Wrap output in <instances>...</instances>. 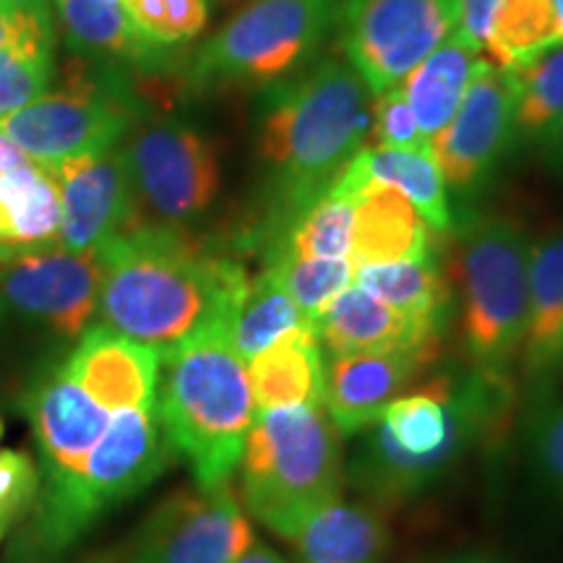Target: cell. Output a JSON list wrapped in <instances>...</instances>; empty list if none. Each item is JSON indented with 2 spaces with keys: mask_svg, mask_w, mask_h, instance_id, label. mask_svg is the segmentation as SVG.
I'll return each mask as SVG.
<instances>
[{
  "mask_svg": "<svg viewBox=\"0 0 563 563\" xmlns=\"http://www.w3.org/2000/svg\"><path fill=\"white\" fill-rule=\"evenodd\" d=\"M133 121V100L121 81L70 79L45 91L0 123V131L40 167L115 150Z\"/></svg>",
  "mask_w": 563,
  "mask_h": 563,
  "instance_id": "10",
  "label": "cell"
},
{
  "mask_svg": "<svg viewBox=\"0 0 563 563\" xmlns=\"http://www.w3.org/2000/svg\"><path fill=\"white\" fill-rule=\"evenodd\" d=\"M60 196L58 243L68 251H97L110 238L136 228V207L123 152L45 167Z\"/></svg>",
  "mask_w": 563,
  "mask_h": 563,
  "instance_id": "16",
  "label": "cell"
},
{
  "mask_svg": "<svg viewBox=\"0 0 563 563\" xmlns=\"http://www.w3.org/2000/svg\"><path fill=\"white\" fill-rule=\"evenodd\" d=\"M504 0H460V11H456L454 34L467 42L475 53H485V45L490 40L493 19Z\"/></svg>",
  "mask_w": 563,
  "mask_h": 563,
  "instance_id": "40",
  "label": "cell"
},
{
  "mask_svg": "<svg viewBox=\"0 0 563 563\" xmlns=\"http://www.w3.org/2000/svg\"><path fill=\"white\" fill-rule=\"evenodd\" d=\"M525 452L534 488L563 511V394H534L525 415Z\"/></svg>",
  "mask_w": 563,
  "mask_h": 563,
  "instance_id": "33",
  "label": "cell"
},
{
  "mask_svg": "<svg viewBox=\"0 0 563 563\" xmlns=\"http://www.w3.org/2000/svg\"><path fill=\"white\" fill-rule=\"evenodd\" d=\"M235 563H290V561H287L282 553L274 551V548L256 543V540H253V543L245 548V553Z\"/></svg>",
  "mask_w": 563,
  "mask_h": 563,
  "instance_id": "42",
  "label": "cell"
},
{
  "mask_svg": "<svg viewBox=\"0 0 563 563\" xmlns=\"http://www.w3.org/2000/svg\"><path fill=\"white\" fill-rule=\"evenodd\" d=\"M9 45H55L51 11L26 13L0 5V47Z\"/></svg>",
  "mask_w": 563,
  "mask_h": 563,
  "instance_id": "39",
  "label": "cell"
},
{
  "mask_svg": "<svg viewBox=\"0 0 563 563\" xmlns=\"http://www.w3.org/2000/svg\"><path fill=\"white\" fill-rule=\"evenodd\" d=\"M514 79V144L538 146L563 118V42L509 68Z\"/></svg>",
  "mask_w": 563,
  "mask_h": 563,
  "instance_id": "31",
  "label": "cell"
},
{
  "mask_svg": "<svg viewBox=\"0 0 563 563\" xmlns=\"http://www.w3.org/2000/svg\"><path fill=\"white\" fill-rule=\"evenodd\" d=\"M266 272H272L295 300L302 316L316 323L342 290L352 282L350 258H272L266 262Z\"/></svg>",
  "mask_w": 563,
  "mask_h": 563,
  "instance_id": "34",
  "label": "cell"
},
{
  "mask_svg": "<svg viewBox=\"0 0 563 563\" xmlns=\"http://www.w3.org/2000/svg\"><path fill=\"white\" fill-rule=\"evenodd\" d=\"M139 224L186 230L220 194L214 146L191 125L162 121L133 133L123 146Z\"/></svg>",
  "mask_w": 563,
  "mask_h": 563,
  "instance_id": "9",
  "label": "cell"
},
{
  "mask_svg": "<svg viewBox=\"0 0 563 563\" xmlns=\"http://www.w3.org/2000/svg\"><path fill=\"white\" fill-rule=\"evenodd\" d=\"M100 251L60 243L0 253V308L42 323L63 340H79L100 306Z\"/></svg>",
  "mask_w": 563,
  "mask_h": 563,
  "instance_id": "12",
  "label": "cell"
},
{
  "mask_svg": "<svg viewBox=\"0 0 563 563\" xmlns=\"http://www.w3.org/2000/svg\"><path fill=\"white\" fill-rule=\"evenodd\" d=\"M21 405L40 449V490L74 481L112 415L68 376L63 363L42 371L26 386Z\"/></svg>",
  "mask_w": 563,
  "mask_h": 563,
  "instance_id": "15",
  "label": "cell"
},
{
  "mask_svg": "<svg viewBox=\"0 0 563 563\" xmlns=\"http://www.w3.org/2000/svg\"><path fill=\"white\" fill-rule=\"evenodd\" d=\"M0 5H5L9 11H26V13L51 11V0H0Z\"/></svg>",
  "mask_w": 563,
  "mask_h": 563,
  "instance_id": "43",
  "label": "cell"
},
{
  "mask_svg": "<svg viewBox=\"0 0 563 563\" xmlns=\"http://www.w3.org/2000/svg\"><path fill=\"white\" fill-rule=\"evenodd\" d=\"M253 527L230 485L180 490L139 527L118 563H235Z\"/></svg>",
  "mask_w": 563,
  "mask_h": 563,
  "instance_id": "13",
  "label": "cell"
},
{
  "mask_svg": "<svg viewBox=\"0 0 563 563\" xmlns=\"http://www.w3.org/2000/svg\"><path fill=\"white\" fill-rule=\"evenodd\" d=\"M456 11L460 0H340L342 53L376 97L454 32Z\"/></svg>",
  "mask_w": 563,
  "mask_h": 563,
  "instance_id": "11",
  "label": "cell"
},
{
  "mask_svg": "<svg viewBox=\"0 0 563 563\" xmlns=\"http://www.w3.org/2000/svg\"><path fill=\"white\" fill-rule=\"evenodd\" d=\"M53 45L0 47V123L51 87Z\"/></svg>",
  "mask_w": 563,
  "mask_h": 563,
  "instance_id": "36",
  "label": "cell"
},
{
  "mask_svg": "<svg viewBox=\"0 0 563 563\" xmlns=\"http://www.w3.org/2000/svg\"><path fill=\"white\" fill-rule=\"evenodd\" d=\"M433 258L431 228L397 188L368 180L355 199L352 269Z\"/></svg>",
  "mask_w": 563,
  "mask_h": 563,
  "instance_id": "21",
  "label": "cell"
},
{
  "mask_svg": "<svg viewBox=\"0 0 563 563\" xmlns=\"http://www.w3.org/2000/svg\"><path fill=\"white\" fill-rule=\"evenodd\" d=\"M108 3H121V0H108Z\"/></svg>",
  "mask_w": 563,
  "mask_h": 563,
  "instance_id": "48",
  "label": "cell"
},
{
  "mask_svg": "<svg viewBox=\"0 0 563 563\" xmlns=\"http://www.w3.org/2000/svg\"><path fill=\"white\" fill-rule=\"evenodd\" d=\"M40 467L26 452H0V543L26 514L40 493Z\"/></svg>",
  "mask_w": 563,
  "mask_h": 563,
  "instance_id": "37",
  "label": "cell"
},
{
  "mask_svg": "<svg viewBox=\"0 0 563 563\" xmlns=\"http://www.w3.org/2000/svg\"><path fill=\"white\" fill-rule=\"evenodd\" d=\"M563 334V230L551 232L532 245L530 258V311L519 352L522 376L532 397L548 389L555 347Z\"/></svg>",
  "mask_w": 563,
  "mask_h": 563,
  "instance_id": "24",
  "label": "cell"
},
{
  "mask_svg": "<svg viewBox=\"0 0 563 563\" xmlns=\"http://www.w3.org/2000/svg\"><path fill=\"white\" fill-rule=\"evenodd\" d=\"M327 352L313 327H300L245 363L253 402L258 410L323 405Z\"/></svg>",
  "mask_w": 563,
  "mask_h": 563,
  "instance_id": "23",
  "label": "cell"
},
{
  "mask_svg": "<svg viewBox=\"0 0 563 563\" xmlns=\"http://www.w3.org/2000/svg\"><path fill=\"white\" fill-rule=\"evenodd\" d=\"M373 95L352 63L327 55L274 84L262 108L258 157L269 173L272 238L329 191L371 131Z\"/></svg>",
  "mask_w": 563,
  "mask_h": 563,
  "instance_id": "3",
  "label": "cell"
},
{
  "mask_svg": "<svg viewBox=\"0 0 563 563\" xmlns=\"http://www.w3.org/2000/svg\"><path fill=\"white\" fill-rule=\"evenodd\" d=\"M441 563H496V561H490V559H481V555H462V559L441 561Z\"/></svg>",
  "mask_w": 563,
  "mask_h": 563,
  "instance_id": "46",
  "label": "cell"
},
{
  "mask_svg": "<svg viewBox=\"0 0 563 563\" xmlns=\"http://www.w3.org/2000/svg\"><path fill=\"white\" fill-rule=\"evenodd\" d=\"M559 378H563V334L559 340V347H555V357H553V365H551V378H548V389H553V384L559 382Z\"/></svg>",
  "mask_w": 563,
  "mask_h": 563,
  "instance_id": "44",
  "label": "cell"
},
{
  "mask_svg": "<svg viewBox=\"0 0 563 563\" xmlns=\"http://www.w3.org/2000/svg\"><path fill=\"white\" fill-rule=\"evenodd\" d=\"M538 152H540V157H543L548 170L561 175L563 178V118L553 125V131L548 133L543 141H540Z\"/></svg>",
  "mask_w": 563,
  "mask_h": 563,
  "instance_id": "41",
  "label": "cell"
},
{
  "mask_svg": "<svg viewBox=\"0 0 563 563\" xmlns=\"http://www.w3.org/2000/svg\"><path fill=\"white\" fill-rule=\"evenodd\" d=\"M238 470L251 517L295 540L316 509L340 498L342 433L323 405L258 410Z\"/></svg>",
  "mask_w": 563,
  "mask_h": 563,
  "instance_id": "6",
  "label": "cell"
},
{
  "mask_svg": "<svg viewBox=\"0 0 563 563\" xmlns=\"http://www.w3.org/2000/svg\"><path fill=\"white\" fill-rule=\"evenodd\" d=\"M157 410L175 454L191 467L196 488L230 485L243 460L256 402L230 340V321L217 319L162 352Z\"/></svg>",
  "mask_w": 563,
  "mask_h": 563,
  "instance_id": "4",
  "label": "cell"
},
{
  "mask_svg": "<svg viewBox=\"0 0 563 563\" xmlns=\"http://www.w3.org/2000/svg\"><path fill=\"white\" fill-rule=\"evenodd\" d=\"M63 368L108 412L157 407L162 352L112 332L104 323L79 336Z\"/></svg>",
  "mask_w": 563,
  "mask_h": 563,
  "instance_id": "18",
  "label": "cell"
},
{
  "mask_svg": "<svg viewBox=\"0 0 563 563\" xmlns=\"http://www.w3.org/2000/svg\"><path fill=\"white\" fill-rule=\"evenodd\" d=\"M365 146H378V150H431L422 141L418 121H415L410 104H407L399 87L373 97L371 131Z\"/></svg>",
  "mask_w": 563,
  "mask_h": 563,
  "instance_id": "38",
  "label": "cell"
},
{
  "mask_svg": "<svg viewBox=\"0 0 563 563\" xmlns=\"http://www.w3.org/2000/svg\"><path fill=\"white\" fill-rule=\"evenodd\" d=\"M300 327H313V323L295 306L279 279L264 269L249 282L230 316V340L243 363H249L258 352L269 350L274 342Z\"/></svg>",
  "mask_w": 563,
  "mask_h": 563,
  "instance_id": "29",
  "label": "cell"
},
{
  "mask_svg": "<svg viewBox=\"0 0 563 563\" xmlns=\"http://www.w3.org/2000/svg\"><path fill=\"white\" fill-rule=\"evenodd\" d=\"M352 279H355V287L386 302L394 311L420 316V319L446 327L449 311H452V290L433 258L361 266L352 274Z\"/></svg>",
  "mask_w": 563,
  "mask_h": 563,
  "instance_id": "28",
  "label": "cell"
},
{
  "mask_svg": "<svg viewBox=\"0 0 563 563\" xmlns=\"http://www.w3.org/2000/svg\"><path fill=\"white\" fill-rule=\"evenodd\" d=\"M313 329L323 352L332 357L420 347V344L439 342L443 334L441 323L394 311L361 287H347L336 295L327 311L316 319Z\"/></svg>",
  "mask_w": 563,
  "mask_h": 563,
  "instance_id": "19",
  "label": "cell"
},
{
  "mask_svg": "<svg viewBox=\"0 0 563 563\" xmlns=\"http://www.w3.org/2000/svg\"><path fill=\"white\" fill-rule=\"evenodd\" d=\"M70 47L123 60H154L162 51L150 45L125 16L121 3L108 0H55Z\"/></svg>",
  "mask_w": 563,
  "mask_h": 563,
  "instance_id": "30",
  "label": "cell"
},
{
  "mask_svg": "<svg viewBox=\"0 0 563 563\" xmlns=\"http://www.w3.org/2000/svg\"><path fill=\"white\" fill-rule=\"evenodd\" d=\"M340 0H251L196 53L194 87H274L311 60L336 26Z\"/></svg>",
  "mask_w": 563,
  "mask_h": 563,
  "instance_id": "8",
  "label": "cell"
},
{
  "mask_svg": "<svg viewBox=\"0 0 563 563\" xmlns=\"http://www.w3.org/2000/svg\"><path fill=\"white\" fill-rule=\"evenodd\" d=\"M555 21H559V40L563 42V0H553Z\"/></svg>",
  "mask_w": 563,
  "mask_h": 563,
  "instance_id": "45",
  "label": "cell"
},
{
  "mask_svg": "<svg viewBox=\"0 0 563 563\" xmlns=\"http://www.w3.org/2000/svg\"><path fill=\"white\" fill-rule=\"evenodd\" d=\"M175 456L157 407L115 412L81 473L37 493L26 525L13 538L9 563H42L60 555L104 514L150 488Z\"/></svg>",
  "mask_w": 563,
  "mask_h": 563,
  "instance_id": "5",
  "label": "cell"
},
{
  "mask_svg": "<svg viewBox=\"0 0 563 563\" xmlns=\"http://www.w3.org/2000/svg\"><path fill=\"white\" fill-rule=\"evenodd\" d=\"M352 224H355V196L334 183L311 207L282 228L266 249L272 258H350Z\"/></svg>",
  "mask_w": 563,
  "mask_h": 563,
  "instance_id": "27",
  "label": "cell"
},
{
  "mask_svg": "<svg viewBox=\"0 0 563 563\" xmlns=\"http://www.w3.org/2000/svg\"><path fill=\"white\" fill-rule=\"evenodd\" d=\"M357 165L373 183L397 188L418 209L433 232L454 230V209L449 201V188L435 165L431 150H378L363 146L357 152Z\"/></svg>",
  "mask_w": 563,
  "mask_h": 563,
  "instance_id": "26",
  "label": "cell"
},
{
  "mask_svg": "<svg viewBox=\"0 0 563 563\" xmlns=\"http://www.w3.org/2000/svg\"><path fill=\"white\" fill-rule=\"evenodd\" d=\"M514 79L509 70L483 60L454 121L433 139L431 152L446 188L477 194L514 146Z\"/></svg>",
  "mask_w": 563,
  "mask_h": 563,
  "instance_id": "14",
  "label": "cell"
},
{
  "mask_svg": "<svg viewBox=\"0 0 563 563\" xmlns=\"http://www.w3.org/2000/svg\"><path fill=\"white\" fill-rule=\"evenodd\" d=\"M97 251L102 323L159 352L211 321H230L251 282L241 264L194 241L188 230L139 224Z\"/></svg>",
  "mask_w": 563,
  "mask_h": 563,
  "instance_id": "2",
  "label": "cell"
},
{
  "mask_svg": "<svg viewBox=\"0 0 563 563\" xmlns=\"http://www.w3.org/2000/svg\"><path fill=\"white\" fill-rule=\"evenodd\" d=\"M121 9L141 37L157 51L199 37L207 26V0H121Z\"/></svg>",
  "mask_w": 563,
  "mask_h": 563,
  "instance_id": "35",
  "label": "cell"
},
{
  "mask_svg": "<svg viewBox=\"0 0 563 563\" xmlns=\"http://www.w3.org/2000/svg\"><path fill=\"white\" fill-rule=\"evenodd\" d=\"M0 439H3V420H0Z\"/></svg>",
  "mask_w": 563,
  "mask_h": 563,
  "instance_id": "47",
  "label": "cell"
},
{
  "mask_svg": "<svg viewBox=\"0 0 563 563\" xmlns=\"http://www.w3.org/2000/svg\"><path fill=\"white\" fill-rule=\"evenodd\" d=\"M441 355V340L407 350L361 352L327 365L323 410L342 435L363 433L394 399L410 391Z\"/></svg>",
  "mask_w": 563,
  "mask_h": 563,
  "instance_id": "17",
  "label": "cell"
},
{
  "mask_svg": "<svg viewBox=\"0 0 563 563\" xmlns=\"http://www.w3.org/2000/svg\"><path fill=\"white\" fill-rule=\"evenodd\" d=\"M60 196L53 175L0 131V253L58 243Z\"/></svg>",
  "mask_w": 563,
  "mask_h": 563,
  "instance_id": "20",
  "label": "cell"
},
{
  "mask_svg": "<svg viewBox=\"0 0 563 563\" xmlns=\"http://www.w3.org/2000/svg\"><path fill=\"white\" fill-rule=\"evenodd\" d=\"M559 42L553 0H504L493 19L490 40L485 45L483 58L509 70L538 58L540 53Z\"/></svg>",
  "mask_w": 563,
  "mask_h": 563,
  "instance_id": "32",
  "label": "cell"
},
{
  "mask_svg": "<svg viewBox=\"0 0 563 563\" xmlns=\"http://www.w3.org/2000/svg\"><path fill=\"white\" fill-rule=\"evenodd\" d=\"M532 241L506 214H475L460 230L462 340L470 368L511 376L530 311Z\"/></svg>",
  "mask_w": 563,
  "mask_h": 563,
  "instance_id": "7",
  "label": "cell"
},
{
  "mask_svg": "<svg viewBox=\"0 0 563 563\" xmlns=\"http://www.w3.org/2000/svg\"><path fill=\"white\" fill-rule=\"evenodd\" d=\"M483 60L481 53L452 32L399 84L428 146L454 121Z\"/></svg>",
  "mask_w": 563,
  "mask_h": 563,
  "instance_id": "25",
  "label": "cell"
},
{
  "mask_svg": "<svg viewBox=\"0 0 563 563\" xmlns=\"http://www.w3.org/2000/svg\"><path fill=\"white\" fill-rule=\"evenodd\" d=\"M300 563H382L389 551V525L382 506L334 498L295 534Z\"/></svg>",
  "mask_w": 563,
  "mask_h": 563,
  "instance_id": "22",
  "label": "cell"
},
{
  "mask_svg": "<svg viewBox=\"0 0 563 563\" xmlns=\"http://www.w3.org/2000/svg\"><path fill=\"white\" fill-rule=\"evenodd\" d=\"M517 397L511 376L470 365L433 373L365 428L347 467L350 483L382 509L422 498L477 446L501 439Z\"/></svg>",
  "mask_w": 563,
  "mask_h": 563,
  "instance_id": "1",
  "label": "cell"
}]
</instances>
